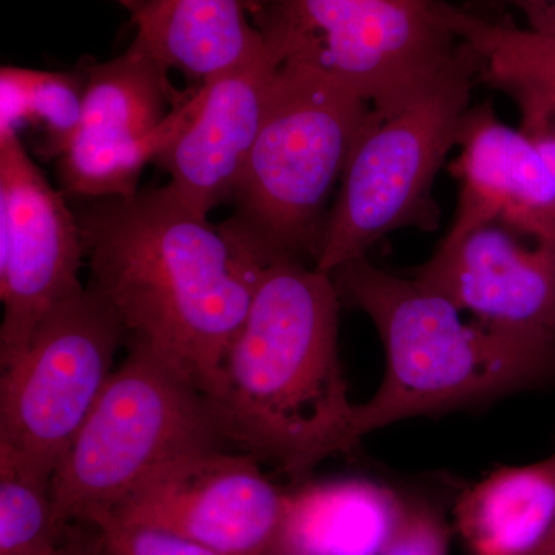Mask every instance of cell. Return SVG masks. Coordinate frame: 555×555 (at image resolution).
I'll use <instances>...</instances> for the list:
<instances>
[{
    "mask_svg": "<svg viewBox=\"0 0 555 555\" xmlns=\"http://www.w3.org/2000/svg\"><path fill=\"white\" fill-rule=\"evenodd\" d=\"M398 489L343 477L298 481L287 491L276 555H382Z\"/></svg>",
    "mask_w": 555,
    "mask_h": 555,
    "instance_id": "obj_15",
    "label": "cell"
},
{
    "mask_svg": "<svg viewBox=\"0 0 555 555\" xmlns=\"http://www.w3.org/2000/svg\"><path fill=\"white\" fill-rule=\"evenodd\" d=\"M331 275L341 301L371 318L385 346L382 386L356 406L360 438L412 416L480 406L555 383V343L467 323L440 292L367 257Z\"/></svg>",
    "mask_w": 555,
    "mask_h": 555,
    "instance_id": "obj_3",
    "label": "cell"
},
{
    "mask_svg": "<svg viewBox=\"0 0 555 555\" xmlns=\"http://www.w3.org/2000/svg\"><path fill=\"white\" fill-rule=\"evenodd\" d=\"M456 145L459 208L438 247L492 222L526 238L555 240V184L524 131L500 122L491 104L478 105L467 109Z\"/></svg>",
    "mask_w": 555,
    "mask_h": 555,
    "instance_id": "obj_13",
    "label": "cell"
},
{
    "mask_svg": "<svg viewBox=\"0 0 555 555\" xmlns=\"http://www.w3.org/2000/svg\"><path fill=\"white\" fill-rule=\"evenodd\" d=\"M452 518L437 496L398 489V509L382 555H448Z\"/></svg>",
    "mask_w": 555,
    "mask_h": 555,
    "instance_id": "obj_20",
    "label": "cell"
},
{
    "mask_svg": "<svg viewBox=\"0 0 555 555\" xmlns=\"http://www.w3.org/2000/svg\"><path fill=\"white\" fill-rule=\"evenodd\" d=\"M82 69V119L57 159L62 190L78 198H130L145 166L156 163L195 116L199 90L178 94L170 69L137 38L115 60Z\"/></svg>",
    "mask_w": 555,
    "mask_h": 555,
    "instance_id": "obj_9",
    "label": "cell"
},
{
    "mask_svg": "<svg viewBox=\"0 0 555 555\" xmlns=\"http://www.w3.org/2000/svg\"><path fill=\"white\" fill-rule=\"evenodd\" d=\"M90 286L129 332L204 393L221 389L222 364L268 266L236 246L166 185L76 211Z\"/></svg>",
    "mask_w": 555,
    "mask_h": 555,
    "instance_id": "obj_1",
    "label": "cell"
},
{
    "mask_svg": "<svg viewBox=\"0 0 555 555\" xmlns=\"http://www.w3.org/2000/svg\"><path fill=\"white\" fill-rule=\"evenodd\" d=\"M62 534L54 524L51 478L0 460V555H54Z\"/></svg>",
    "mask_w": 555,
    "mask_h": 555,
    "instance_id": "obj_19",
    "label": "cell"
},
{
    "mask_svg": "<svg viewBox=\"0 0 555 555\" xmlns=\"http://www.w3.org/2000/svg\"><path fill=\"white\" fill-rule=\"evenodd\" d=\"M86 73L0 69V131L25 127L39 131L36 153L43 160L60 159L78 133L82 119Z\"/></svg>",
    "mask_w": 555,
    "mask_h": 555,
    "instance_id": "obj_18",
    "label": "cell"
},
{
    "mask_svg": "<svg viewBox=\"0 0 555 555\" xmlns=\"http://www.w3.org/2000/svg\"><path fill=\"white\" fill-rule=\"evenodd\" d=\"M532 555H555V518L553 526H551L550 532H547L545 542L539 546Z\"/></svg>",
    "mask_w": 555,
    "mask_h": 555,
    "instance_id": "obj_25",
    "label": "cell"
},
{
    "mask_svg": "<svg viewBox=\"0 0 555 555\" xmlns=\"http://www.w3.org/2000/svg\"><path fill=\"white\" fill-rule=\"evenodd\" d=\"M525 11L529 28L555 33V0H507Z\"/></svg>",
    "mask_w": 555,
    "mask_h": 555,
    "instance_id": "obj_24",
    "label": "cell"
},
{
    "mask_svg": "<svg viewBox=\"0 0 555 555\" xmlns=\"http://www.w3.org/2000/svg\"><path fill=\"white\" fill-rule=\"evenodd\" d=\"M555 518V452L500 466L456 496L452 524L469 555H532Z\"/></svg>",
    "mask_w": 555,
    "mask_h": 555,
    "instance_id": "obj_16",
    "label": "cell"
},
{
    "mask_svg": "<svg viewBox=\"0 0 555 555\" xmlns=\"http://www.w3.org/2000/svg\"><path fill=\"white\" fill-rule=\"evenodd\" d=\"M286 502L287 491L257 459L219 449L159 467L100 514L163 529L217 555H276Z\"/></svg>",
    "mask_w": 555,
    "mask_h": 555,
    "instance_id": "obj_11",
    "label": "cell"
},
{
    "mask_svg": "<svg viewBox=\"0 0 555 555\" xmlns=\"http://www.w3.org/2000/svg\"><path fill=\"white\" fill-rule=\"evenodd\" d=\"M127 345L129 356L51 477L61 534L115 509L159 467L230 447L207 393L147 343L129 337Z\"/></svg>",
    "mask_w": 555,
    "mask_h": 555,
    "instance_id": "obj_5",
    "label": "cell"
},
{
    "mask_svg": "<svg viewBox=\"0 0 555 555\" xmlns=\"http://www.w3.org/2000/svg\"><path fill=\"white\" fill-rule=\"evenodd\" d=\"M444 0H246L278 67L309 69L385 116L459 57Z\"/></svg>",
    "mask_w": 555,
    "mask_h": 555,
    "instance_id": "obj_6",
    "label": "cell"
},
{
    "mask_svg": "<svg viewBox=\"0 0 555 555\" xmlns=\"http://www.w3.org/2000/svg\"><path fill=\"white\" fill-rule=\"evenodd\" d=\"M478 79L480 61L463 42L459 57L406 104L385 116L372 109L327 214L313 264L318 270L332 273L367 257L377 241L398 229H436L434 181L459 144Z\"/></svg>",
    "mask_w": 555,
    "mask_h": 555,
    "instance_id": "obj_7",
    "label": "cell"
},
{
    "mask_svg": "<svg viewBox=\"0 0 555 555\" xmlns=\"http://www.w3.org/2000/svg\"><path fill=\"white\" fill-rule=\"evenodd\" d=\"M492 222L467 233L415 270L488 326L555 343V240H532Z\"/></svg>",
    "mask_w": 555,
    "mask_h": 555,
    "instance_id": "obj_12",
    "label": "cell"
},
{
    "mask_svg": "<svg viewBox=\"0 0 555 555\" xmlns=\"http://www.w3.org/2000/svg\"><path fill=\"white\" fill-rule=\"evenodd\" d=\"M129 332L94 287L43 317L0 378V460L51 478L112 377Z\"/></svg>",
    "mask_w": 555,
    "mask_h": 555,
    "instance_id": "obj_8",
    "label": "cell"
},
{
    "mask_svg": "<svg viewBox=\"0 0 555 555\" xmlns=\"http://www.w3.org/2000/svg\"><path fill=\"white\" fill-rule=\"evenodd\" d=\"M116 2L122 5L124 9L129 10L131 14H134L144 5L145 0H116Z\"/></svg>",
    "mask_w": 555,
    "mask_h": 555,
    "instance_id": "obj_26",
    "label": "cell"
},
{
    "mask_svg": "<svg viewBox=\"0 0 555 555\" xmlns=\"http://www.w3.org/2000/svg\"><path fill=\"white\" fill-rule=\"evenodd\" d=\"M276 62L268 53L199 87L195 116L155 164L179 199L208 217L238 185L268 115Z\"/></svg>",
    "mask_w": 555,
    "mask_h": 555,
    "instance_id": "obj_14",
    "label": "cell"
},
{
    "mask_svg": "<svg viewBox=\"0 0 555 555\" xmlns=\"http://www.w3.org/2000/svg\"><path fill=\"white\" fill-rule=\"evenodd\" d=\"M371 115L366 101L337 83L281 65L222 233L262 264L281 258L315 264L324 206Z\"/></svg>",
    "mask_w": 555,
    "mask_h": 555,
    "instance_id": "obj_4",
    "label": "cell"
},
{
    "mask_svg": "<svg viewBox=\"0 0 555 555\" xmlns=\"http://www.w3.org/2000/svg\"><path fill=\"white\" fill-rule=\"evenodd\" d=\"M87 524L100 529L113 555H217L171 532L126 524L108 514H96Z\"/></svg>",
    "mask_w": 555,
    "mask_h": 555,
    "instance_id": "obj_21",
    "label": "cell"
},
{
    "mask_svg": "<svg viewBox=\"0 0 555 555\" xmlns=\"http://www.w3.org/2000/svg\"><path fill=\"white\" fill-rule=\"evenodd\" d=\"M339 298L331 273L281 258L259 278L211 398L230 447L295 483L360 444L339 360Z\"/></svg>",
    "mask_w": 555,
    "mask_h": 555,
    "instance_id": "obj_2",
    "label": "cell"
},
{
    "mask_svg": "<svg viewBox=\"0 0 555 555\" xmlns=\"http://www.w3.org/2000/svg\"><path fill=\"white\" fill-rule=\"evenodd\" d=\"M78 215L16 131H0V366L24 352L43 317L82 288Z\"/></svg>",
    "mask_w": 555,
    "mask_h": 555,
    "instance_id": "obj_10",
    "label": "cell"
},
{
    "mask_svg": "<svg viewBox=\"0 0 555 555\" xmlns=\"http://www.w3.org/2000/svg\"><path fill=\"white\" fill-rule=\"evenodd\" d=\"M54 555H113L96 526L75 521L64 529Z\"/></svg>",
    "mask_w": 555,
    "mask_h": 555,
    "instance_id": "obj_23",
    "label": "cell"
},
{
    "mask_svg": "<svg viewBox=\"0 0 555 555\" xmlns=\"http://www.w3.org/2000/svg\"><path fill=\"white\" fill-rule=\"evenodd\" d=\"M521 131L531 139L555 184V120L535 109H521Z\"/></svg>",
    "mask_w": 555,
    "mask_h": 555,
    "instance_id": "obj_22",
    "label": "cell"
},
{
    "mask_svg": "<svg viewBox=\"0 0 555 555\" xmlns=\"http://www.w3.org/2000/svg\"><path fill=\"white\" fill-rule=\"evenodd\" d=\"M444 16L480 61V79L505 90L520 109L555 120V33L488 21L448 2Z\"/></svg>",
    "mask_w": 555,
    "mask_h": 555,
    "instance_id": "obj_17",
    "label": "cell"
}]
</instances>
